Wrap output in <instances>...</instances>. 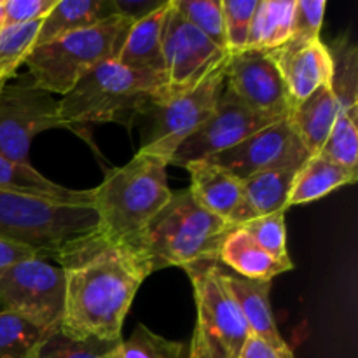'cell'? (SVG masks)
Listing matches in <instances>:
<instances>
[{
	"mask_svg": "<svg viewBox=\"0 0 358 358\" xmlns=\"http://www.w3.org/2000/svg\"><path fill=\"white\" fill-rule=\"evenodd\" d=\"M65 276L59 327L79 339L119 341L122 324L149 268L129 245L94 233L55 259Z\"/></svg>",
	"mask_w": 358,
	"mask_h": 358,
	"instance_id": "1",
	"label": "cell"
},
{
	"mask_svg": "<svg viewBox=\"0 0 358 358\" xmlns=\"http://www.w3.org/2000/svg\"><path fill=\"white\" fill-rule=\"evenodd\" d=\"M161 157L138 150L126 164L112 168L93 189L98 233L129 245L170 201L166 168Z\"/></svg>",
	"mask_w": 358,
	"mask_h": 358,
	"instance_id": "2",
	"label": "cell"
},
{
	"mask_svg": "<svg viewBox=\"0 0 358 358\" xmlns=\"http://www.w3.org/2000/svg\"><path fill=\"white\" fill-rule=\"evenodd\" d=\"M168 90L164 72H143L108 59L87 72L58 100L69 128L117 122L131 128L145 108Z\"/></svg>",
	"mask_w": 358,
	"mask_h": 358,
	"instance_id": "3",
	"label": "cell"
},
{
	"mask_svg": "<svg viewBox=\"0 0 358 358\" xmlns=\"http://www.w3.org/2000/svg\"><path fill=\"white\" fill-rule=\"evenodd\" d=\"M233 226L196 203L189 189L171 198L145 229L129 243L150 275L166 268H187L201 261H217L222 238Z\"/></svg>",
	"mask_w": 358,
	"mask_h": 358,
	"instance_id": "4",
	"label": "cell"
},
{
	"mask_svg": "<svg viewBox=\"0 0 358 358\" xmlns=\"http://www.w3.org/2000/svg\"><path fill=\"white\" fill-rule=\"evenodd\" d=\"M94 233L93 206L0 191V238L30 248L38 259H56L73 241Z\"/></svg>",
	"mask_w": 358,
	"mask_h": 358,
	"instance_id": "5",
	"label": "cell"
},
{
	"mask_svg": "<svg viewBox=\"0 0 358 358\" xmlns=\"http://www.w3.org/2000/svg\"><path fill=\"white\" fill-rule=\"evenodd\" d=\"M131 23L117 14L94 27L35 45L24 62L28 77L38 90L65 96L94 66L117 58Z\"/></svg>",
	"mask_w": 358,
	"mask_h": 358,
	"instance_id": "6",
	"label": "cell"
},
{
	"mask_svg": "<svg viewBox=\"0 0 358 358\" xmlns=\"http://www.w3.org/2000/svg\"><path fill=\"white\" fill-rule=\"evenodd\" d=\"M229 56H224L203 79L182 91H164L145 108L142 145L138 150L161 157L170 164L171 156L185 138L198 131L215 112L226 86Z\"/></svg>",
	"mask_w": 358,
	"mask_h": 358,
	"instance_id": "7",
	"label": "cell"
},
{
	"mask_svg": "<svg viewBox=\"0 0 358 358\" xmlns=\"http://www.w3.org/2000/svg\"><path fill=\"white\" fill-rule=\"evenodd\" d=\"M194 289L198 308L189 358H238L250 329L217 269V261H201L184 268Z\"/></svg>",
	"mask_w": 358,
	"mask_h": 358,
	"instance_id": "8",
	"label": "cell"
},
{
	"mask_svg": "<svg viewBox=\"0 0 358 358\" xmlns=\"http://www.w3.org/2000/svg\"><path fill=\"white\" fill-rule=\"evenodd\" d=\"M0 308L28 318L44 331L58 327L65 308L62 268L44 259L30 257L2 269Z\"/></svg>",
	"mask_w": 358,
	"mask_h": 358,
	"instance_id": "9",
	"label": "cell"
},
{
	"mask_svg": "<svg viewBox=\"0 0 358 358\" xmlns=\"http://www.w3.org/2000/svg\"><path fill=\"white\" fill-rule=\"evenodd\" d=\"M55 128H69L59 115L58 100L34 86L30 77L9 83L0 91V156L30 164L34 136Z\"/></svg>",
	"mask_w": 358,
	"mask_h": 358,
	"instance_id": "10",
	"label": "cell"
},
{
	"mask_svg": "<svg viewBox=\"0 0 358 358\" xmlns=\"http://www.w3.org/2000/svg\"><path fill=\"white\" fill-rule=\"evenodd\" d=\"M278 121V117L261 114L245 105L233 91L224 86L215 112L198 131L180 143L171 156L170 164L184 168L194 161L208 159Z\"/></svg>",
	"mask_w": 358,
	"mask_h": 358,
	"instance_id": "11",
	"label": "cell"
},
{
	"mask_svg": "<svg viewBox=\"0 0 358 358\" xmlns=\"http://www.w3.org/2000/svg\"><path fill=\"white\" fill-rule=\"evenodd\" d=\"M310 156L311 154L304 149L289 119L285 117L254 133L238 145L203 161L224 168L240 180H247L261 171L283 166H303Z\"/></svg>",
	"mask_w": 358,
	"mask_h": 358,
	"instance_id": "12",
	"label": "cell"
},
{
	"mask_svg": "<svg viewBox=\"0 0 358 358\" xmlns=\"http://www.w3.org/2000/svg\"><path fill=\"white\" fill-rule=\"evenodd\" d=\"M227 55L229 52L220 51L198 28L184 20L173 6V0H170L163 31V59L168 91L191 87Z\"/></svg>",
	"mask_w": 358,
	"mask_h": 358,
	"instance_id": "13",
	"label": "cell"
},
{
	"mask_svg": "<svg viewBox=\"0 0 358 358\" xmlns=\"http://www.w3.org/2000/svg\"><path fill=\"white\" fill-rule=\"evenodd\" d=\"M226 87L245 105L271 117H287L292 107L282 72L268 51L247 49L231 55Z\"/></svg>",
	"mask_w": 358,
	"mask_h": 358,
	"instance_id": "14",
	"label": "cell"
},
{
	"mask_svg": "<svg viewBox=\"0 0 358 358\" xmlns=\"http://www.w3.org/2000/svg\"><path fill=\"white\" fill-rule=\"evenodd\" d=\"M184 168L191 177L189 191L201 208L233 227L250 222L252 217L245 205L243 180L208 161H194Z\"/></svg>",
	"mask_w": 358,
	"mask_h": 358,
	"instance_id": "15",
	"label": "cell"
},
{
	"mask_svg": "<svg viewBox=\"0 0 358 358\" xmlns=\"http://www.w3.org/2000/svg\"><path fill=\"white\" fill-rule=\"evenodd\" d=\"M269 55L282 72L292 105L306 100L318 87L331 84L332 58L322 38L299 49H275Z\"/></svg>",
	"mask_w": 358,
	"mask_h": 358,
	"instance_id": "16",
	"label": "cell"
},
{
	"mask_svg": "<svg viewBox=\"0 0 358 358\" xmlns=\"http://www.w3.org/2000/svg\"><path fill=\"white\" fill-rule=\"evenodd\" d=\"M219 276L222 280L227 292L233 296L243 315L245 322L248 324L250 334L264 339L266 343L275 346L287 345L285 339L280 334L276 327L275 315L271 311V303H269V292H271L273 282H261V280L243 278L236 275L226 266L217 262Z\"/></svg>",
	"mask_w": 358,
	"mask_h": 358,
	"instance_id": "17",
	"label": "cell"
},
{
	"mask_svg": "<svg viewBox=\"0 0 358 358\" xmlns=\"http://www.w3.org/2000/svg\"><path fill=\"white\" fill-rule=\"evenodd\" d=\"M217 262L243 278L261 282H273L278 275L294 269L292 261L283 262L273 257L240 226L231 227L222 238L217 252Z\"/></svg>",
	"mask_w": 358,
	"mask_h": 358,
	"instance_id": "18",
	"label": "cell"
},
{
	"mask_svg": "<svg viewBox=\"0 0 358 358\" xmlns=\"http://www.w3.org/2000/svg\"><path fill=\"white\" fill-rule=\"evenodd\" d=\"M170 0L154 13L140 17L128 28L117 62L133 70L164 72L163 31L166 23Z\"/></svg>",
	"mask_w": 358,
	"mask_h": 358,
	"instance_id": "19",
	"label": "cell"
},
{
	"mask_svg": "<svg viewBox=\"0 0 358 358\" xmlns=\"http://www.w3.org/2000/svg\"><path fill=\"white\" fill-rule=\"evenodd\" d=\"M338 112L339 105L332 93L331 84H325L311 93L306 100L292 105L287 119L304 149L315 156L324 147L338 117Z\"/></svg>",
	"mask_w": 358,
	"mask_h": 358,
	"instance_id": "20",
	"label": "cell"
},
{
	"mask_svg": "<svg viewBox=\"0 0 358 358\" xmlns=\"http://www.w3.org/2000/svg\"><path fill=\"white\" fill-rule=\"evenodd\" d=\"M0 191L70 203V205L93 206V189L76 191V189L63 187L38 173L35 168H31V164L14 163L2 156H0Z\"/></svg>",
	"mask_w": 358,
	"mask_h": 358,
	"instance_id": "21",
	"label": "cell"
},
{
	"mask_svg": "<svg viewBox=\"0 0 358 358\" xmlns=\"http://www.w3.org/2000/svg\"><path fill=\"white\" fill-rule=\"evenodd\" d=\"M117 16L114 0H58L42 20L35 45Z\"/></svg>",
	"mask_w": 358,
	"mask_h": 358,
	"instance_id": "22",
	"label": "cell"
},
{
	"mask_svg": "<svg viewBox=\"0 0 358 358\" xmlns=\"http://www.w3.org/2000/svg\"><path fill=\"white\" fill-rule=\"evenodd\" d=\"M357 178L358 171L348 170L341 164L325 159L320 154H315L308 157L306 163L297 171L287 206L290 208V206L317 201L334 192L336 189L355 184Z\"/></svg>",
	"mask_w": 358,
	"mask_h": 358,
	"instance_id": "23",
	"label": "cell"
},
{
	"mask_svg": "<svg viewBox=\"0 0 358 358\" xmlns=\"http://www.w3.org/2000/svg\"><path fill=\"white\" fill-rule=\"evenodd\" d=\"M301 166H283L275 170L261 171L243 180L245 205L252 220L257 217L285 212L289 206V194L294 178Z\"/></svg>",
	"mask_w": 358,
	"mask_h": 358,
	"instance_id": "24",
	"label": "cell"
},
{
	"mask_svg": "<svg viewBox=\"0 0 358 358\" xmlns=\"http://www.w3.org/2000/svg\"><path fill=\"white\" fill-rule=\"evenodd\" d=\"M294 13L296 0H259L247 49L269 52L283 48L292 35Z\"/></svg>",
	"mask_w": 358,
	"mask_h": 358,
	"instance_id": "25",
	"label": "cell"
},
{
	"mask_svg": "<svg viewBox=\"0 0 358 358\" xmlns=\"http://www.w3.org/2000/svg\"><path fill=\"white\" fill-rule=\"evenodd\" d=\"M332 58L331 90L338 100L339 112L358 121V49L348 35L327 44Z\"/></svg>",
	"mask_w": 358,
	"mask_h": 358,
	"instance_id": "26",
	"label": "cell"
},
{
	"mask_svg": "<svg viewBox=\"0 0 358 358\" xmlns=\"http://www.w3.org/2000/svg\"><path fill=\"white\" fill-rule=\"evenodd\" d=\"M121 343L122 339L101 341L73 338L58 325L45 332L30 358H117Z\"/></svg>",
	"mask_w": 358,
	"mask_h": 358,
	"instance_id": "27",
	"label": "cell"
},
{
	"mask_svg": "<svg viewBox=\"0 0 358 358\" xmlns=\"http://www.w3.org/2000/svg\"><path fill=\"white\" fill-rule=\"evenodd\" d=\"M42 20L16 27H3L0 30V91L10 83L16 70L27 62L35 48Z\"/></svg>",
	"mask_w": 358,
	"mask_h": 358,
	"instance_id": "28",
	"label": "cell"
},
{
	"mask_svg": "<svg viewBox=\"0 0 358 358\" xmlns=\"http://www.w3.org/2000/svg\"><path fill=\"white\" fill-rule=\"evenodd\" d=\"M45 332L21 315L0 310V358H30Z\"/></svg>",
	"mask_w": 358,
	"mask_h": 358,
	"instance_id": "29",
	"label": "cell"
},
{
	"mask_svg": "<svg viewBox=\"0 0 358 358\" xmlns=\"http://www.w3.org/2000/svg\"><path fill=\"white\" fill-rule=\"evenodd\" d=\"M184 20L198 28L220 51L227 52L222 0H173Z\"/></svg>",
	"mask_w": 358,
	"mask_h": 358,
	"instance_id": "30",
	"label": "cell"
},
{
	"mask_svg": "<svg viewBox=\"0 0 358 358\" xmlns=\"http://www.w3.org/2000/svg\"><path fill=\"white\" fill-rule=\"evenodd\" d=\"M117 358H189V345L156 334L143 324L121 343Z\"/></svg>",
	"mask_w": 358,
	"mask_h": 358,
	"instance_id": "31",
	"label": "cell"
},
{
	"mask_svg": "<svg viewBox=\"0 0 358 358\" xmlns=\"http://www.w3.org/2000/svg\"><path fill=\"white\" fill-rule=\"evenodd\" d=\"M322 157L336 164L358 171V126L357 119L338 112L334 126L325 140L320 152Z\"/></svg>",
	"mask_w": 358,
	"mask_h": 358,
	"instance_id": "32",
	"label": "cell"
},
{
	"mask_svg": "<svg viewBox=\"0 0 358 358\" xmlns=\"http://www.w3.org/2000/svg\"><path fill=\"white\" fill-rule=\"evenodd\" d=\"M259 0H222L224 27H226L227 52H241L247 49L252 21Z\"/></svg>",
	"mask_w": 358,
	"mask_h": 358,
	"instance_id": "33",
	"label": "cell"
},
{
	"mask_svg": "<svg viewBox=\"0 0 358 358\" xmlns=\"http://www.w3.org/2000/svg\"><path fill=\"white\" fill-rule=\"evenodd\" d=\"M245 231L261 245L268 254L280 259L283 262H290L289 250H287V229H285V212H276L271 215L257 217L250 222L243 224Z\"/></svg>",
	"mask_w": 358,
	"mask_h": 358,
	"instance_id": "34",
	"label": "cell"
},
{
	"mask_svg": "<svg viewBox=\"0 0 358 358\" xmlns=\"http://www.w3.org/2000/svg\"><path fill=\"white\" fill-rule=\"evenodd\" d=\"M325 7V0H296L292 35L283 49H299L310 42L318 41L324 24Z\"/></svg>",
	"mask_w": 358,
	"mask_h": 358,
	"instance_id": "35",
	"label": "cell"
},
{
	"mask_svg": "<svg viewBox=\"0 0 358 358\" xmlns=\"http://www.w3.org/2000/svg\"><path fill=\"white\" fill-rule=\"evenodd\" d=\"M58 0H2L3 27L44 20Z\"/></svg>",
	"mask_w": 358,
	"mask_h": 358,
	"instance_id": "36",
	"label": "cell"
},
{
	"mask_svg": "<svg viewBox=\"0 0 358 358\" xmlns=\"http://www.w3.org/2000/svg\"><path fill=\"white\" fill-rule=\"evenodd\" d=\"M238 358H296L289 345L275 346L266 343L264 339L250 334L241 348Z\"/></svg>",
	"mask_w": 358,
	"mask_h": 358,
	"instance_id": "37",
	"label": "cell"
},
{
	"mask_svg": "<svg viewBox=\"0 0 358 358\" xmlns=\"http://www.w3.org/2000/svg\"><path fill=\"white\" fill-rule=\"evenodd\" d=\"M114 2L119 16L128 17L129 21L135 23L140 17L147 16V14L159 9V7L164 6L168 0H114Z\"/></svg>",
	"mask_w": 358,
	"mask_h": 358,
	"instance_id": "38",
	"label": "cell"
},
{
	"mask_svg": "<svg viewBox=\"0 0 358 358\" xmlns=\"http://www.w3.org/2000/svg\"><path fill=\"white\" fill-rule=\"evenodd\" d=\"M30 257H37L34 250L0 238V271L9 268V266L16 264V262L23 261V259H30Z\"/></svg>",
	"mask_w": 358,
	"mask_h": 358,
	"instance_id": "39",
	"label": "cell"
},
{
	"mask_svg": "<svg viewBox=\"0 0 358 358\" xmlns=\"http://www.w3.org/2000/svg\"><path fill=\"white\" fill-rule=\"evenodd\" d=\"M3 28V13H2V0H0V30Z\"/></svg>",
	"mask_w": 358,
	"mask_h": 358,
	"instance_id": "40",
	"label": "cell"
}]
</instances>
